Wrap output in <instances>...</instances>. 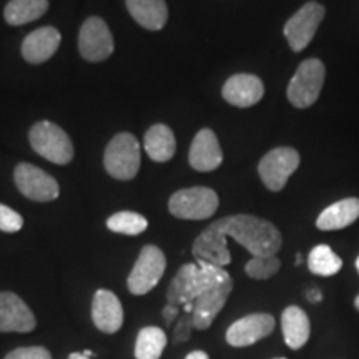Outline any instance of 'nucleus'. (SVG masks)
<instances>
[{
    "mask_svg": "<svg viewBox=\"0 0 359 359\" xmlns=\"http://www.w3.org/2000/svg\"><path fill=\"white\" fill-rule=\"evenodd\" d=\"M228 236L248 250L251 257H271L283 246L281 233L271 222L241 213L219 218L208 224L193 243V255L200 262L224 268L231 263L226 245Z\"/></svg>",
    "mask_w": 359,
    "mask_h": 359,
    "instance_id": "f257e3e1",
    "label": "nucleus"
},
{
    "mask_svg": "<svg viewBox=\"0 0 359 359\" xmlns=\"http://www.w3.org/2000/svg\"><path fill=\"white\" fill-rule=\"evenodd\" d=\"M226 275L228 271L224 268L200 262V259H196V263L183 264L172 280V285L168 286V304L177 308L193 304L203 291L212 288Z\"/></svg>",
    "mask_w": 359,
    "mask_h": 359,
    "instance_id": "f03ea898",
    "label": "nucleus"
},
{
    "mask_svg": "<svg viewBox=\"0 0 359 359\" xmlns=\"http://www.w3.org/2000/svg\"><path fill=\"white\" fill-rule=\"evenodd\" d=\"M326 79V67L320 58H306L296 69L286 88V97L296 109H309L318 102Z\"/></svg>",
    "mask_w": 359,
    "mask_h": 359,
    "instance_id": "7ed1b4c3",
    "label": "nucleus"
},
{
    "mask_svg": "<svg viewBox=\"0 0 359 359\" xmlns=\"http://www.w3.org/2000/svg\"><path fill=\"white\" fill-rule=\"evenodd\" d=\"M103 165L116 180H133L140 170V143L132 133L115 135L105 148Z\"/></svg>",
    "mask_w": 359,
    "mask_h": 359,
    "instance_id": "20e7f679",
    "label": "nucleus"
},
{
    "mask_svg": "<svg viewBox=\"0 0 359 359\" xmlns=\"http://www.w3.org/2000/svg\"><path fill=\"white\" fill-rule=\"evenodd\" d=\"M29 142L35 154L55 165H67L74 158V145L69 135L48 120H42L30 128Z\"/></svg>",
    "mask_w": 359,
    "mask_h": 359,
    "instance_id": "39448f33",
    "label": "nucleus"
},
{
    "mask_svg": "<svg viewBox=\"0 0 359 359\" xmlns=\"http://www.w3.org/2000/svg\"><path fill=\"white\" fill-rule=\"evenodd\" d=\"M218 205L217 191L208 187H193L175 191L168 201V210L180 219H208L217 213Z\"/></svg>",
    "mask_w": 359,
    "mask_h": 359,
    "instance_id": "423d86ee",
    "label": "nucleus"
},
{
    "mask_svg": "<svg viewBox=\"0 0 359 359\" xmlns=\"http://www.w3.org/2000/svg\"><path fill=\"white\" fill-rule=\"evenodd\" d=\"M326 15V8L323 4L311 0L299 8L294 15H291L285 24L283 34H285L288 45L293 52H303L311 43V40L320 29L323 19Z\"/></svg>",
    "mask_w": 359,
    "mask_h": 359,
    "instance_id": "0eeeda50",
    "label": "nucleus"
},
{
    "mask_svg": "<svg viewBox=\"0 0 359 359\" xmlns=\"http://www.w3.org/2000/svg\"><path fill=\"white\" fill-rule=\"evenodd\" d=\"M165 268H167V258L163 251L155 245L143 246L127 280L130 293L137 296L150 293L160 283Z\"/></svg>",
    "mask_w": 359,
    "mask_h": 359,
    "instance_id": "6e6552de",
    "label": "nucleus"
},
{
    "mask_svg": "<svg viewBox=\"0 0 359 359\" xmlns=\"http://www.w3.org/2000/svg\"><path fill=\"white\" fill-rule=\"evenodd\" d=\"M299 154L291 147L273 148L258 165V173L269 191H281L299 167Z\"/></svg>",
    "mask_w": 359,
    "mask_h": 359,
    "instance_id": "1a4fd4ad",
    "label": "nucleus"
},
{
    "mask_svg": "<svg viewBox=\"0 0 359 359\" xmlns=\"http://www.w3.org/2000/svg\"><path fill=\"white\" fill-rule=\"evenodd\" d=\"M13 182L25 198L39 201V203L57 200L58 193H60L55 178L43 172L42 168L30 163L17 165L13 170Z\"/></svg>",
    "mask_w": 359,
    "mask_h": 359,
    "instance_id": "9d476101",
    "label": "nucleus"
},
{
    "mask_svg": "<svg viewBox=\"0 0 359 359\" xmlns=\"http://www.w3.org/2000/svg\"><path fill=\"white\" fill-rule=\"evenodd\" d=\"M79 50L88 62H103L114 53V37L105 20L90 17L83 22L79 34Z\"/></svg>",
    "mask_w": 359,
    "mask_h": 359,
    "instance_id": "9b49d317",
    "label": "nucleus"
},
{
    "mask_svg": "<svg viewBox=\"0 0 359 359\" xmlns=\"http://www.w3.org/2000/svg\"><path fill=\"white\" fill-rule=\"evenodd\" d=\"M233 291V280L228 273L223 280H219L212 288L203 291L193 303V326L195 330L203 331L213 325L215 318L226 304V299Z\"/></svg>",
    "mask_w": 359,
    "mask_h": 359,
    "instance_id": "f8f14e48",
    "label": "nucleus"
},
{
    "mask_svg": "<svg viewBox=\"0 0 359 359\" xmlns=\"http://www.w3.org/2000/svg\"><path fill=\"white\" fill-rule=\"evenodd\" d=\"M275 318L268 313H253L233 323L226 331V343L233 348H246L273 333Z\"/></svg>",
    "mask_w": 359,
    "mask_h": 359,
    "instance_id": "ddd939ff",
    "label": "nucleus"
},
{
    "mask_svg": "<svg viewBox=\"0 0 359 359\" xmlns=\"http://www.w3.org/2000/svg\"><path fill=\"white\" fill-rule=\"evenodd\" d=\"M34 313L25 302L11 291H0V331L2 333H30L35 330Z\"/></svg>",
    "mask_w": 359,
    "mask_h": 359,
    "instance_id": "4468645a",
    "label": "nucleus"
},
{
    "mask_svg": "<svg viewBox=\"0 0 359 359\" xmlns=\"http://www.w3.org/2000/svg\"><path fill=\"white\" fill-rule=\"evenodd\" d=\"M222 95L224 102L238 109H248V107L257 105L263 98L264 83L253 74H236L224 82Z\"/></svg>",
    "mask_w": 359,
    "mask_h": 359,
    "instance_id": "2eb2a0df",
    "label": "nucleus"
},
{
    "mask_svg": "<svg viewBox=\"0 0 359 359\" xmlns=\"http://www.w3.org/2000/svg\"><path fill=\"white\" fill-rule=\"evenodd\" d=\"M188 161L196 172H213L223 163L222 147L212 128H201L195 135L190 154H188Z\"/></svg>",
    "mask_w": 359,
    "mask_h": 359,
    "instance_id": "dca6fc26",
    "label": "nucleus"
},
{
    "mask_svg": "<svg viewBox=\"0 0 359 359\" xmlns=\"http://www.w3.org/2000/svg\"><path fill=\"white\" fill-rule=\"evenodd\" d=\"M92 320L98 331L114 334L123 325V308L115 293L98 290L92 302Z\"/></svg>",
    "mask_w": 359,
    "mask_h": 359,
    "instance_id": "f3484780",
    "label": "nucleus"
},
{
    "mask_svg": "<svg viewBox=\"0 0 359 359\" xmlns=\"http://www.w3.org/2000/svg\"><path fill=\"white\" fill-rule=\"evenodd\" d=\"M62 42V35L55 27H40L30 32L22 42V57L32 65L47 62L58 50Z\"/></svg>",
    "mask_w": 359,
    "mask_h": 359,
    "instance_id": "a211bd4d",
    "label": "nucleus"
},
{
    "mask_svg": "<svg viewBox=\"0 0 359 359\" xmlns=\"http://www.w3.org/2000/svg\"><path fill=\"white\" fill-rule=\"evenodd\" d=\"M359 218V198L349 196V198L339 200L323 210L316 219V228L321 231H336L344 230Z\"/></svg>",
    "mask_w": 359,
    "mask_h": 359,
    "instance_id": "6ab92c4d",
    "label": "nucleus"
},
{
    "mask_svg": "<svg viewBox=\"0 0 359 359\" xmlns=\"http://www.w3.org/2000/svg\"><path fill=\"white\" fill-rule=\"evenodd\" d=\"M128 13L147 30H161L168 22V6L165 0H125Z\"/></svg>",
    "mask_w": 359,
    "mask_h": 359,
    "instance_id": "aec40b11",
    "label": "nucleus"
},
{
    "mask_svg": "<svg viewBox=\"0 0 359 359\" xmlns=\"http://www.w3.org/2000/svg\"><path fill=\"white\" fill-rule=\"evenodd\" d=\"M281 330L288 348H303L308 343L309 334H311L308 314L298 306H288L281 314Z\"/></svg>",
    "mask_w": 359,
    "mask_h": 359,
    "instance_id": "412c9836",
    "label": "nucleus"
},
{
    "mask_svg": "<svg viewBox=\"0 0 359 359\" xmlns=\"http://www.w3.org/2000/svg\"><path fill=\"white\" fill-rule=\"evenodd\" d=\"M145 151L154 161L165 163L173 158L177 151V140L172 128L163 123H156L145 133Z\"/></svg>",
    "mask_w": 359,
    "mask_h": 359,
    "instance_id": "4be33fe9",
    "label": "nucleus"
},
{
    "mask_svg": "<svg viewBox=\"0 0 359 359\" xmlns=\"http://www.w3.org/2000/svg\"><path fill=\"white\" fill-rule=\"evenodd\" d=\"M48 11V0H11L4 8V19L8 25H25L43 17Z\"/></svg>",
    "mask_w": 359,
    "mask_h": 359,
    "instance_id": "5701e85b",
    "label": "nucleus"
},
{
    "mask_svg": "<svg viewBox=\"0 0 359 359\" xmlns=\"http://www.w3.org/2000/svg\"><path fill=\"white\" fill-rule=\"evenodd\" d=\"M167 346V334L161 327L147 326L140 330L135 343V358L137 359H160Z\"/></svg>",
    "mask_w": 359,
    "mask_h": 359,
    "instance_id": "b1692460",
    "label": "nucleus"
},
{
    "mask_svg": "<svg viewBox=\"0 0 359 359\" xmlns=\"http://www.w3.org/2000/svg\"><path fill=\"white\" fill-rule=\"evenodd\" d=\"M308 268L313 275L334 276L343 268V259L327 245H318L309 251Z\"/></svg>",
    "mask_w": 359,
    "mask_h": 359,
    "instance_id": "393cba45",
    "label": "nucleus"
},
{
    "mask_svg": "<svg viewBox=\"0 0 359 359\" xmlns=\"http://www.w3.org/2000/svg\"><path fill=\"white\" fill-rule=\"evenodd\" d=\"M107 226L110 231L120 233V235L137 236L147 230L148 222L142 215L133 212H118L107 219Z\"/></svg>",
    "mask_w": 359,
    "mask_h": 359,
    "instance_id": "a878e982",
    "label": "nucleus"
},
{
    "mask_svg": "<svg viewBox=\"0 0 359 359\" xmlns=\"http://www.w3.org/2000/svg\"><path fill=\"white\" fill-rule=\"evenodd\" d=\"M281 268V262L276 255L271 257H251L245 264V273L253 280H269L275 276Z\"/></svg>",
    "mask_w": 359,
    "mask_h": 359,
    "instance_id": "bb28decb",
    "label": "nucleus"
},
{
    "mask_svg": "<svg viewBox=\"0 0 359 359\" xmlns=\"http://www.w3.org/2000/svg\"><path fill=\"white\" fill-rule=\"evenodd\" d=\"M22 226H24V218L15 210L0 203V231L17 233L22 230Z\"/></svg>",
    "mask_w": 359,
    "mask_h": 359,
    "instance_id": "cd10ccee",
    "label": "nucleus"
},
{
    "mask_svg": "<svg viewBox=\"0 0 359 359\" xmlns=\"http://www.w3.org/2000/svg\"><path fill=\"white\" fill-rule=\"evenodd\" d=\"M6 359H52V354L48 353V349L42 346L17 348L8 353Z\"/></svg>",
    "mask_w": 359,
    "mask_h": 359,
    "instance_id": "c85d7f7f",
    "label": "nucleus"
},
{
    "mask_svg": "<svg viewBox=\"0 0 359 359\" xmlns=\"http://www.w3.org/2000/svg\"><path fill=\"white\" fill-rule=\"evenodd\" d=\"M193 327H195V326H193L191 314L185 313L182 318H178L177 326H175V331H173V341H175V343L182 344V343H185V341L190 339Z\"/></svg>",
    "mask_w": 359,
    "mask_h": 359,
    "instance_id": "c756f323",
    "label": "nucleus"
},
{
    "mask_svg": "<svg viewBox=\"0 0 359 359\" xmlns=\"http://www.w3.org/2000/svg\"><path fill=\"white\" fill-rule=\"evenodd\" d=\"M180 314V308L173 306V304H167V306L163 308V311H161V316H163V321L167 323V325H172V323L177 320Z\"/></svg>",
    "mask_w": 359,
    "mask_h": 359,
    "instance_id": "7c9ffc66",
    "label": "nucleus"
},
{
    "mask_svg": "<svg viewBox=\"0 0 359 359\" xmlns=\"http://www.w3.org/2000/svg\"><path fill=\"white\" fill-rule=\"evenodd\" d=\"M308 299L311 303H320L321 299H323V294H321V291L320 290H311L308 293Z\"/></svg>",
    "mask_w": 359,
    "mask_h": 359,
    "instance_id": "2f4dec72",
    "label": "nucleus"
},
{
    "mask_svg": "<svg viewBox=\"0 0 359 359\" xmlns=\"http://www.w3.org/2000/svg\"><path fill=\"white\" fill-rule=\"evenodd\" d=\"M185 359H210V358L205 351H193V353L188 354Z\"/></svg>",
    "mask_w": 359,
    "mask_h": 359,
    "instance_id": "473e14b6",
    "label": "nucleus"
},
{
    "mask_svg": "<svg viewBox=\"0 0 359 359\" xmlns=\"http://www.w3.org/2000/svg\"><path fill=\"white\" fill-rule=\"evenodd\" d=\"M69 359H90V358L85 356L83 353H72L70 356H69Z\"/></svg>",
    "mask_w": 359,
    "mask_h": 359,
    "instance_id": "72a5a7b5",
    "label": "nucleus"
},
{
    "mask_svg": "<svg viewBox=\"0 0 359 359\" xmlns=\"http://www.w3.org/2000/svg\"><path fill=\"white\" fill-rule=\"evenodd\" d=\"M83 354H85V356H87V358H93V356H95V353L90 351V349H85Z\"/></svg>",
    "mask_w": 359,
    "mask_h": 359,
    "instance_id": "f704fd0d",
    "label": "nucleus"
},
{
    "mask_svg": "<svg viewBox=\"0 0 359 359\" xmlns=\"http://www.w3.org/2000/svg\"><path fill=\"white\" fill-rule=\"evenodd\" d=\"M302 259H303L302 255H299V253L296 255V264H302Z\"/></svg>",
    "mask_w": 359,
    "mask_h": 359,
    "instance_id": "c9c22d12",
    "label": "nucleus"
},
{
    "mask_svg": "<svg viewBox=\"0 0 359 359\" xmlns=\"http://www.w3.org/2000/svg\"><path fill=\"white\" fill-rule=\"evenodd\" d=\"M354 306H356V309L359 311V294L356 296V299H354Z\"/></svg>",
    "mask_w": 359,
    "mask_h": 359,
    "instance_id": "e433bc0d",
    "label": "nucleus"
},
{
    "mask_svg": "<svg viewBox=\"0 0 359 359\" xmlns=\"http://www.w3.org/2000/svg\"><path fill=\"white\" fill-rule=\"evenodd\" d=\"M356 269H358V273H359V257H358V259H356Z\"/></svg>",
    "mask_w": 359,
    "mask_h": 359,
    "instance_id": "4c0bfd02",
    "label": "nucleus"
},
{
    "mask_svg": "<svg viewBox=\"0 0 359 359\" xmlns=\"http://www.w3.org/2000/svg\"><path fill=\"white\" fill-rule=\"evenodd\" d=\"M276 359H285V358H276Z\"/></svg>",
    "mask_w": 359,
    "mask_h": 359,
    "instance_id": "58836bf2",
    "label": "nucleus"
}]
</instances>
